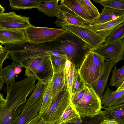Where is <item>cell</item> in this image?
I'll list each match as a JSON object with an SVG mask.
<instances>
[{"instance_id": "14", "label": "cell", "mask_w": 124, "mask_h": 124, "mask_svg": "<svg viewBox=\"0 0 124 124\" xmlns=\"http://www.w3.org/2000/svg\"><path fill=\"white\" fill-rule=\"evenodd\" d=\"M124 22V14L114 20L101 24H88L86 27L106 38L112 31Z\"/></svg>"}, {"instance_id": "25", "label": "cell", "mask_w": 124, "mask_h": 124, "mask_svg": "<svg viewBox=\"0 0 124 124\" xmlns=\"http://www.w3.org/2000/svg\"><path fill=\"white\" fill-rule=\"evenodd\" d=\"M49 55L47 54L29 59L19 63L25 69L24 76L32 77L33 73L36 68Z\"/></svg>"}, {"instance_id": "16", "label": "cell", "mask_w": 124, "mask_h": 124, "mask_svg": "<svg viewBox=\"0 0 124 124\" xmlns=\"http://www.w3.org/2000/svg\"><path fill=\"white\" fill-rule=\"evenodd\" d=\"M53 74V70L49 55L36 68L32 77L48 84L51 80Z\"/></svg>"}, {"instance_id": "20", "label": "cell", "mask_w": 124, "mask_h": 124, "mask_svg": "<svg viewBox=\"0 0 124 124\" xmlns=\"http://www.w3.org/2000/svg\"><path fill=\"white\" fill-rule=\"evenodd\" d=\"M51 80L53 84L52 102L67 87L64 68L53 73Z\"/></svg>"}, {"instance_id": "40", "label": "cell", "mask_w": 124, "mask_h": 124, "mask_svg": "<svg viewBox=\"0 0 124 124\" xmlns=\"http://www.w3.org/2000/svg\"><path fill=\"white\" fill-rule=\"evenodd\" d=\"M46 123L39 113L27 124H44Z\"/></svg>"}, {"instance_id": "10", "label": "cell", "mask_w": 124, "mask_h": 124, "mask_svg": "<svg viewBox=\"0 0 124 124\" xmlns=\"http://www.w3.org/2000/svg\"><path fill=\"white\" fill-rule=\"evenodd\" d=\"M60 5L61 10L71 11L87 21L94 19L82 0H61Z\"/></svg>"}, {"instance_id": "42", "label": "cell", "mask_w": 124, "mask_h": 124, "mask_svg": "<svg viewBox=\"0 0 124 124\" xmlns=\"http://www.w3.org/2000/svg\"><path fill=\"white\" fill-rule=\"evenodd\" d=\"M48 53L49 54H52L56 57L68 59V56L66 54L60 53L57 51L49 50L48 51Z\"/></svg>"}, {"instance_id": "45", "label": "cell", "mask_w": 124, "mask_h": 124, "mask_svg": "<svg viewBox=\"0 0 124 124\" xmlns=\"http://www.w3.org/2000/svg\"><path fill=\"white\" fill-rule=\"evenodd\" d=\"M5 101V99L3 98L2 94L0 93V108L4 104Z\"/></svg>"}, {"instance_id": "23", "label": "cell", "mask_w": 124, "mask_h": 124, "mask_svg": "<svg viewBox=\"0 0 124 124\" xmlns=\"http://www.w3.org/2000/svg\"><path fill=\"white\" fill-rule=\"evenodd\" d=\"M105 119H114L120 124H124V103L109 107L103 108Z\"/></svg>"}, {"instance_id": "17", "label": "cell", "mask_w": 124, "mask_h": 124, "mask_svg": "<svg viewBox=\"0 0 124 124\" xmlns=\"http://www.w3.org/2000/svg\"><path fill=\"white\" fill-rule=\"evenodd\" d=\"M23 67L19 63L13 62L11 64L0 70V75L7 86L12 85L16 82L15 79L21 72Z\"/></svg>"}, {"instance_id": "5", "label": "cell", "mask_w": 124, "mask_h": 124, "mask_svg": "<svg viewBox=\"0 0 124 124\" xmlns=\"http://www.w3.org/2000/svg\"><path fill=\"white\" fill-rule=\"evenodd\" d=\"M70 104L71 99L66 87L52 102L46 112L41 115L46 123L55 124L61 116L66 108Z\"/></svg>"}, {"instance_id": "21", "label": "cell", "mask_w": 124, "mask_h": 124, "mask_svg": "<svg viewBox=\"0 0 124 124\" xmlns=\"http://www.w3.org/2000/svg\"><path fill=\"white\" fill-rule=\"evenodd\" d=\"M47 84L44 82L38 80L30 96L24 104L22 112L30 108L39 99L42 97Z\"/></svg>"}, {"instance_id": "4", "label": "cell", "mask_w": 124, "mask_h": 124, "mask_svg": "<svg viewBox=\"0 0 124 124\" xmlns=\"http://www.w3.org/2000/svg\"><path fill=\"white\" fill-rule=\"evenodd\" d=\"M24 31L27 42L35 44L53 41L67 32L62 29L38 27L32 25Z\"/></svg>"}, {"instance_id": "1", "label": "cell", "mask_w": 124, "mask_h": 124, "mask_svg": "<svg viewBox=\"0 0 124 124\" xmlns=\"http://www.w3.org/2000/svg\"><path fill=\"white\" fill-rule=\"evenodd\" d=\"M5 102L0 108V124H13L21 113L29 92L23 87L12 85L7 87Z\"/></svg>"}, {"instance_id": "32", "label": "cell", "mask_w": 124, "mask_h": 124, "mask_svg": "<svg viewBox=\"0 0 124 124\" xmlns=\"http://www.w3.org/2000/svg\"><path fill=\"white\" fill-rule=\"evenodd\" d=\"M94 2L100 3L104 8L108 7L124 11V0H94Z\"/></svg>"}, {"instance_id": "37", "label": "cell", "mask_w": 124, "mask_h": 124, "mask_svg": "<svg viewBox=\"0 0 124 124\" xmlns=\"http://www.w3.org/2000/svg\"><path fill=\"white\" fill-rule=\"evenodd\" d=\"M82 0L90 12L93 19L98 17L100 13L97 8L89 0Z\"/></svg>"}, {"instance_id": "47", "label": "cell", "mask_w": 124, "mask_h": 124, "mask_svg": "<svg viewBox=\"0 0 124 124\" xmlns=\"http://www.w3.org/2000/svg\"><path fill=\"white\" fill-rule=\"evenodd\" d=\"M7 50L4 47H3L0 44V53L5 52Z\"/></svg>"}, {"instance_id": "26", "label": "cell", "mask_w": 124, "mask_h": 124, "mask_svg": "<svg viewBox=\"0 0 124 124\" xmlns=\"http://www.w3.org/2000/svg\"><path fill=\"white\" fill-rule=\"evenodd\" d=\"M44 0H9L11 8L13 10L26 9L37 8Z\"/></svg>"}, {"instance_id": "38", "label": "cell", "mask_w": 124, "mask_h": 124, "mask_svg": "<svg viewBox=\"0 0 124 124\" xmlns=\"http://www.w3.org/2000/svg\"><path fill=\"white\" fill-rule=\"evenodd\" d=\"M85 90V86L82 90L75 93L72 96L71 99V104L74 107L77 105L82 98Z\"/></svg>"}, {"instance_id": "8", "label": "cell", "mask_w": 124, "mask_h": 124, "mask_svg": "<svg viewBox=\"0 0 124 124\" xmlns=\"http://www.w3.org/2000/svg\"><path fill=\"white\" fill-rule=\"evenodd\" d=\"M104 58L116 64L124 59V40H120L106 45L103 44L95 50Z\"/></svg>"}, {"instance_id": "12", "label": "cell", "mask_w": 124, "mask_h": 124, "mask_svg": "<svg viewBox=\"0 0 124 124\" xmlns=\"http://www.w3.org/2000/svg\"><path fill=\"white\" fill-rule=\"evenodd\" d=\"M105 61L98 77L89 84L100 98L103 95L110 73L116 64L108 59L105 58Z\"/></svg>"}, {"instance_id": "33", "label": "cell", "mask_w": 124, "mask_h": 124, "mask_svg": "<svg viewBox=\"0 0 124 124\" xmlns=\"http://www.w3.org/2000/svg\"><path fill=\"white\" fill-rule=\"evenodd\" d=\"M73 62L71 64L68 73L65 75L66 86L68 88L71 99L72 97V86L76 74L78 71Z\"/></svg>"}, {"instance_id": "18", "label": "cell", "mask_w": 124, "mask_h": 124, "mask_svg": "<svg viewBox=\"0 0 124 124\" xmlns=\"http://www.w3.org/2000/svg\"><path fill=\"white\" fill-rule=\"evenodd\" d=\"M42 98L39 99L30 108L21 112L13 124H27L36 117L39 114L41 108Z\"/></svg>"}, {"instance_id": "28", "label": "cell", "mask_w": 124, "mask_h": 124, "mask_svg": "<svg viewBox=\"0 0 124 124\" xmlns=\"http://www.w3.org/2000/svg\"><path fill=\"white\" fill-rule=\"evenodd\" d=\"M124 94V90L114 91L107 88L105 93L100 98L102 108L106 107L113 101Z\"/></svg>"}, {"instance_id": "35", "label": "cell", "mask_w": 124, "mask_h": 124, "mask_svg": "<svg viewBox=\"0 0 124 124\" xmlns=\"http://www.w3.org/2000/svg\"><path fill=\"white\" fill-rule=\"evenodd\" d=\"M85 85L78 73V70L75 75L72 85V96L75 93L83 89Z\"/></svg>"}, {"instance_id": "7", "label": "cell", "mask_w": 124, "mask_h": 124, "mask_svg": "<svg viewBox=\"0 0 124 124\" xmlns=\"http://www.w3.org/2000/svg\"><path fill=\"white\" fill-rule=\"evenodd\" d=\"M29 17L17 15L13 11L0 15V29L24 30L31 26Z\"/></svg>"}, {"instance_id": "11", "label": "cell", "mask_w": 124, "mask_h": 124, "mask_svg": "<svg viewBox=\"0 0 124 124\" xmlns=\"http://www.w3.org/2000/svg\"><path fill=\"white\" fill-rule=\"evenodd\" d=\"M49 50L43 47L33 45L18 51L10 52L9 54L13 62L19 63L29 59L49 54Z\"/></svg>"}, {"instance_id": "48", "label": "cell", "mask_w": 124, "mask_h": 124, "mask_svg": "<svg viewBox=\"0 0 124 124\" xmlns=\"http://www.w3.org/2000/svg\"><path fill=\"white\" fill-rule=\"evenodd\" d=\"M5 11L4 8L0 4V15L4 13Z\"/></svg>"}, {"instance_id": "13", "label": "cell", "mask_w": 124, "mask_h": 124, "mask_svg": "<svg viewBox=\"0 0 124 124\" xmlns=\"http://www.w3.org/2000/svg\"><path fill=\"white\" fill-rule=\"evenodd\" d=\"M57 17V19L54 23L59 27L71 25L86 27L89 24L88 21L70 10H64L60 9Z\"/></svg>"}, {"instance_id": "44", "label": "cell", "mask_w": 124, "mask_h": 124, "mask_svg": "<svg viewBox=\"0 0 124 124\" xmlns=\"http://www.w3.org/2000/svg\"><path fill=\"white\" fill-rule=\"evenodd\" d=\"M101 124H120L117 121L114 119H105Z\"/></svg>"}, {"instance_id": "19", "label": "cell", "mask_w": 124, "mask_h": 124, "mask_svg": "<svg viewBox=\"0 0 124 124\" xmlns=\"http://www.w3.org/2000/svg\"><path fill=\"white\" fill-rule=\"evenodd\" d=\"M102 11L99 16L88 22L89 24H94L104 23L115 19L124 14V11L104 7L101 9Z\"/></svg>"}, {"instance_id": "39", "label": "cell", "mask_w": 124, "mask_h": 124, "mask_svg": "<svg viewBox=\"0 0 124 124\" xmlns=\"http://www.w3.org/2000/svg\"><path fill=\"white\" fill-rule=\"evenodd\" d=\"M123 103H124V94L112 101L108 104L106 107L114 106L120 105Z\"/></svg>"}, {"instance_id": "22", "label": "cell", "mask_w": 124, "mask_h": 124, "mask_svg": "<svg viewBox=\"0 0 124 124\" xmlns=\"http://www.w3.org/2000/svg\"><path fill=\"white\" fill-rule=\"evenodd\" d=\"M59 0H44L43 2L38 6L37 8L39 11L51 17H57L60 9L58 4Z\"/></svg>"}, {"instance_id": "30", "label": "cell", "mask_w": 124, "mask_h": 124, "mask_svg": "<svg viewBox=\"0 0 124 124\" xmlns=\"http://www.w3.org/2000/svg\"><path fill=\"white\" fill-rule=\"evenodd\" d=\"M124 37V22L116 27L106 38L103 44L106 45L120 40Z\"/></svg>"}, {"instance_id": "49", "label": "cell", "mask_w": 124, "mask_h": 124, "mask_svg": "<svg viewBox=\"0 0 124 124\" xmlns=\"http://www.w3.org/2000/svg\"><path fill=\"white\" fill-rule=\"evenodd\" d=\"M49 124L47 123H46L45 124Z\"/></svg>"}, {"instance_id": "9", "label": "cell", "mask_w": 124, "mask_h": 124, "mask_svg": "<svg viewBox=\"0 0 124 124\" xmlns=\"http://www.w3.org/2000/svg\"><path fill=\"white\" fill-rule=\"evenodd\" d=\"M92 49L85 56L78 72L85 84H89L98 77L99 72L93 62Z\"/></svg>"}, {"instance_id": "2", "label": "cell", "mask_w": 124, "mask_h": 124, "mask_svg": "<svg viewBox=\"0 0 124 124\" xmlns=\"http://www.w3.org/2000/svg\"><path fill=\"white\" fill-rule=\"evenodd\" d=\"M68 32L69 39L64 43V46H60L59 51L66 54L78 69L85 56L92 49L79 37Z\"/></svg>"}, {"instance_id": "41", "label": "cell", "mask_w": 124, "mask_h": 124, "mask_svg": "<svg viewBox=\"0 0 124 124\" xmlns=\"http://www.w3.org/2000/svg\"><path fill=\"white\" fill-rule=\"evenodd\" d=\"M9 52L7 50L0 53V70L2 69L4 61L9 57Z\"/></svg>"}, {"instance_id": "6", "label": "cell", "mask_w": 124, "mask_h": 124, "mask_svg": "<svg viewBox=\"0 0 124 124\" xmlns=\"http://www.w3.org/2000/svg\"><path fill=\"white\" fill-rule=\"evenodd\" d=\"M62 29L77 36L95 50L103 44L106 38L86 27L71 25L62 26Z\"/></svg>"}, {"instance_id": "46", "label": "cell", "mask_w": 124, "mask_h": 124, "mask_svg": "<svg viewBox=\"0 0 124 124\" xmlns=\"http://www.w3.org/2000/svg\"><path fill=\"white\" fill-rule=\"evenodd\" d=\"M4 83L3 79L0 75V91L2 89Z\"/></svg>"}, {"instance_id": "36", "label": "cell", "mask_w": 124, "mask_h": 124, "mask_svg": "<svg viewBox=\"0 0 124 124\" xmlns=\"http://www.w3.org/2000/svg\"><path fill=\"white\" fill-rule=\"evenodd\" d=\"M92 52L94 62L100 74L105 62V58L97 53L95 50L93 49Z\"/></svg>"}, {"instance_id": "3", "label": "cell", "mask_w": 124, "mask_h": 124, "mask_svg": "<svg viewBox=\"0 0 124 124\" xmlns=\"http://www.w3.org/2000/svg\"><path fill=\"white\" fill-rule=\"evenodd\" d=\"M85 84L84 94L74 107L81 118L95 116L100 112L102 108L100 98L91 86Z\"/></svg>"}, {"instance_id": "15", "label": "cell", "mask_w": 124, "mask_h": 124, "mask_svg": "<svg viewBox=\"0 0 124 124\" xmlns=\"http://www.w3.org/2000/svg\"><path fill=\"white\" fill-rule=\"evenodd\" d=\"M27 42L24 30L0 29V43L2 44Z\"/></svg>"}, {"instance_id": "34", "label": "cell", "mask_w": 124, "mask_h": 124, "mask_svg": "<svg viewBox=\"0 0 124 124\" xmlns=\"http://www.w3.org/2000/svg\"><path fill=\"white\" fill-rule=\"evenodd\" d=\"M49 59L53 71V73L59 71L64 68L66 59L56 57L49 54Z\"/></svg>"}, {"instance_id": "43", "label": "cell", "mask_w": 124, "mask_h": 124, "mask_svg": "<svg viewBox=\"0 0 124 124\" xmlns=\"http://www.w3.org/2000/svg\"><path fill=\"white\" fill-rule=\"evenodd\" d=\"M71 61L68 59L66 60L65 63L64 67L65 75H66L68 73L71 67Z\"/></svg>"}, {"instance_id": "27", "label": "cell", "mask_w": 124, "mask_h": 124, "mask_svg": "<svg viewBox=\"0 0 124 124\" xmlns=\"http://www.w3.org/2000/svg\"><path fill=\"white\" fill-rule=\"evenodd\" d=\"M53 84L51 80L47 84L45 91L42 98V102L39 112L41 115L46 113L52 103V93Z\"/></svg>"}, {"instance_id": "24", "label": "cell", "mask_w": 124, "mask_h": 124, "mask_svg": "<svg viewBox=\"0 0 124 124\" xmlns=\"http://www.w3.org/2000/svg\"><path fill=\"white\" fill-rule=\"evenodd\" d=\"M82 121L81 118L71 104L66 108L61 116L55 124L74 123Z\"/></svg>"}, {"instance_id": "31", "label": "cell", "mask_w": 124, "mask_h": 124, "mask_svg": "<svg viewBox=\"0 0 124 124\" xmlns=\"http://www.w3.org/2000/svg\"><path fill=\"white\" fill-rule=\"evenodd\" d=\"M82 121L74 123H63L60 124H101L105 119L103 111L101 110L100 113L93 117H87L81 118Z\"/></svg>"}, {"instance_id": "29", "label": "cell", "mask_w": 124, "mask_h": 124, "mask_svg": "<svg viewBox=\"0 0 124 124\" xmlns=\"http://www.w3.org/2000/svg\"><path fill=\"white\" fill-rule=\"evenodd\" d=\"M112 72V75L109 86L117 88L124 81V66L120 69H117L115 66Z\"/></svg>"}]
</instances>
